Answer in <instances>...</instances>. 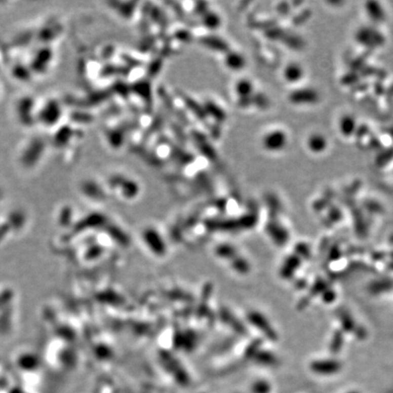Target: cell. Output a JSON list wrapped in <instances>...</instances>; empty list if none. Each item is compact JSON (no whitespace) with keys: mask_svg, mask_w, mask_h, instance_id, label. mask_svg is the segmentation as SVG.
<instances>
[{"mask_svg":"<svg viewBox=\"0 0 393 393\" xmlns=\"http://www.w3.org/2000/svg\"><path fill=\"white\" fill-rule=\"evenodd\" d=\"M262 146L268 151L281 150L285 147L286 138L285 135L279 130H271L264 135L262 139Z\"/></svg>","mask_w":393,"mask_h":393,"instance_id":"cell-1","label":"cell"},{"mask_svg":"<svg viewBox=\"0 0 393 393\" xmlns=\"http://www.w3.org/2000/svg\"><path fill=\"white\" fill-rule=\"evenodd\" d=\"M235 91L239 97H242V98L249 97L252 91V84L250 81H247V80H242L236 84Z\"/></svg>","mask_w":393,"mask_h":393,"instance_id":"cell-2","label":"cell"}]
</instances>
